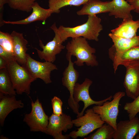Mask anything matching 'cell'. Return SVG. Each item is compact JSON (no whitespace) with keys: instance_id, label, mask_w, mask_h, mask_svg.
Here are the masks:
<instances>
[{"instance_id":"cell-15","label":"cell","mask_w":139,"mask_h":139,"mask_svg":"<svg viewBox=\"0 0 139 139\" xmlns=\"http://www.w3.org/2000/svg\"><path fill=\"white\" fill-rule=\"evenodd\" d=\"M83 5L81 9L77 12L78 15H93L109 13L113 6L112 1L103 2L99 0H89Z\"/></svg>"},{"instance_id":"cell-12","label":"cell","mask_w":139,"mask_h":139,"mask_svg":"<svg viewBox=\"0 0 139 139\" xmlns=\"http://www.w3.org/2000/svg\"><path fill=\"white\" fill-rule=\"evenodd\" d=\"M24 66L34 77L41 79L46 84L52 82L50 76L51 71L58 69L57 66L53 63L46 61L41 62L37 61L28 54L26 62Z\"/></svg>"},{"instance_id":"cell-31","label":"cell","mask_w":139,"mask_h":139,"mask_svg":"<svg viewBox=\"0 0 139 139\" xmlns=\"http://www.w3.org/2000/svg\"><path fill=\"white\" fill-rule=\"evenodd\" d=\"M134 8V12L139 13V0H126Z\"/></svg>"},{"instance_id":"cell-23","label":"cell","mask_w":139,"mask_h":139,"mask_svg":"<svg viewBox=\"0 0 139 139\" xmlns=\"http://www.w3.org/2000/svg\"><path fill=\"white\" fill-rule=\"evenodd\" d=\"M115 132L114 128L110 125L105 123L98 128L92 134L84 139H112Z\"/></svg>"},{"instance_id":"cell-4","label":"cell","mask_w":139,"mask_h":139,"mask_svg":"<svg viewBox=\"0 0 139 139\" xmlns=\"http://www.w3.org/2000/svg\"><path fill=\"white\" fill-rule=\"evenodd\" d=\"M72 122L75 126L80 127L77 131H73L68 134L74 139L86 136L105 123L92 108L87 109L84 115L72 120Z\"/></svg>"},{"instance_id":"cell-14","label":"cell","mask_w":139,"mask_h":139,"mask_svg":"<svg viewBox=\"0 0 139 139\" xmlns=\"http://www.w3.org/2000/svg\"><path fill=\"white\" fill-rule=\"evenodd\" d=\"M139 132V118L135 117L128 120H121L117 125L114 139H132Z\"/></svg>"},{"instance_id":"cell-18","label":"cell","mask_w":139,"mask_h":139,"mask_svg":"<svg viewBox=\"0 0 139 139\" xmlns=\"http://www.w3.org/2000/svg\"><path fill=\"white\" fill-rule=\"evenodd\" d=\"M13 41V51L15 59L20 65H24L27 60L28 49L27 47L28 41L25 39L22 33L13 31L11 34Z\"/></svg>"},{"instance_id":"cell-26","label":"cell","mask_w":139,"mask_h":139,"mask_svg":"<svg viewBox=\"0 0 139 139\" xmlns=\"http://www.w3.org/2000/svg\"><path fill=\"white\" fill-rule=\"evenodd\" d=\"M124 109L128 114L129 119L136 116L139 112V95L131 102H126L124 107Z\"/></svg>"},{"instance_id":"cell-24","label":"cell","mask_w":139,"mask_h":139,"mask_svg":"<svg viewBox=\"0 0 139 139\" xmlns=\"http://www.w3.org/2000/svg\"><path fill=\"white\" fill-rule=\"evenodd\" d=\"M36 0H9V6L14 10L25 12H30L32 6Z\"/></svg>"},{"instance_id":"cell-29","label":"cell","mask_w":139,"mask_h":139,"mask_svg":"<svg viewBox=\"0 0 139 139\" xmlns=\"http://www.w3.org/2000/svg\"><path fill=\"white\" fill-rule=\"evenodd\" d=\"M0 56L5 59L7 62L13 59H15V57L13 55L5 50L1 46Z\"/></svg>"},{"instance_id":"cell-1","label":"cell","mask_w":139,"mask_h":139,"mask_svg":"<svg viewBox=\"0 0 139 139\" xmlns=\"http://www.w3.org/2000/svg\"><path fill=\"white\" fill-rule=\"evenodd\" d=\"M88 17L86 23L74 27L60 25L57 28L55 23L50 28L54 32L57 33L63 42L69 37L73 38L79 37L98 41L100 33L103 29L101 19L96 15H89Z\"/></svg>"},{"instance_id":"cell-17","label":"cell","mask_w":139,"mask_h":139,"mask_svg":"<svg viewBox=\"0 0 139 139\" xmlns=\"http://www.w3.org/2000/svg\"><path fill=\"white\" fill-rule=\"evenodd\" d=\"M32 11L28 17L20 20L15 21H6L4 20V24H27L36 21H41L44 22L53 13L49 8H44L35 2L32 6Z\"/></svg>"},{"instance_id":"cell-9","label":"cell","mask_w":139,"mask_h":139,"mask_svg":"<svg viewBox=\"0 0 139 139\" xmlns=\"http://www.w3.org/2000/svg\"><path fill=\"white\" fill-rule=\"evenodd\" d=\"M71 117L65 113L58 116L53 113L49 117V122L45 133L55 139H68V134L63 135L62 132H66L73 126Z\"/></svg>"},{"instance_id":"cell-20","label":"cell","mask_w":139,"mask_h":139,"mask_svg":"<svg viewBox=\"0 0 139 139\" xmlns=\"http://www.w3.org/2000/svg\"><path fill=\"white\" fill-rule=\"evenodd\" d=\"M113 7L109 13L110 16H114L116 18L123 20L132 19L131 11L134 9L132 5L125 0H112Z\"/></svg>"},{"instance_id":"cell-28","label":"cell","mask_w":139,"mask_h":139,"mask_svg":"<svg viewBox=\"0 0 139 139\" xmlns=\"http://www.w3.org/2000/svg\"><path fill=\"white\" fill-rule=\"evenodd\" d=\"M53 113L59 116L63 114L62 109L63 102L59 98L54 96L51 100Z\"/></svg>"},{"instance_id":"cell-3","label":"cell","mask_w":139,"mask_h":139,"mask_svg":"<svg viewBox=\"0 0 139 139\" xmlns=\"http://www.w3.org/2000/svg\"><path fill=\"white\" fill-rule=\"evenodd\" d=\"M7 68L14 89L17 94L30 93L31 83L37 79L34 77L24 66L19 64L15 59L7 62Z\"/></svg>"},{"instance_id":"cell-16","label":"cell","mask_w":139,"mask_h":139,"mask_svg":"<svg viewBox=\"0 0 139 139\" xmlns=\"http://www.w3.org/2000/svg\"><path fill=\"white\" fill-rule=\"evenodd\" d=\"M24 104L20 100H17L15 95L0 92V124L4 125L6 117L14 109L23 107Z\"/></svg>"},{"instance_id":"cell-6","label":"cell","mask_w":139,"mask_h":139,"mask_svg":"<svg viewBox=\"0 0 139 139\" xmlns=\"http://www.w3.org/2000/svg\"><path fill=\"white\" fill-rule=\"evenodd\" d=\"M114 43L109 49V57L113 62L115 73L120 65L121 57L126 51L131 48L139 46V36L131 38H124L115 35L111 33L109 34Z\"/></svg>"},{"instance_id":"cell-13","label":"cell","mask_w":139,"mask_h":139,"mask_svg":"<svg viewBox=\"0 0 139 139\" xmlns=\"http://www.w3.org/2000/svg\"><path fill=\"white\" fill-rule=\"evenodd\" d=\"M54 32L55 36L53 40L48 42L45 45L39 39V45L42 49V51L34 48L36 50L38 56L41 60L44 59L45 61L52 63L56 60V55L59 54L65 48L62 44L63 42L58 34L56 32Z\"/></svg>"},{"instance_id":"cell-25","label":"cell","mask_w":139,"mask_h":139,"mask_svg":"<svg viewBox=\"0 0 139 139\" xmlns=\"http://www.w3.org/2000/svg\"><path fill=\"white\" fill-rule=\"evenodd\" d=\"M0 46L14 55L13 39L11 34L0 31Z\"/></svg>"},{"instance_id":"cell-27","label":"cell","mask_w":139,"mask_h":139,"mask_svg":"<svg viewBox=\"0 0 139 139\" xmlns=\"http://www.w3.org/2000/svg\"><path fill=\"white\" fill-rule=\"evenodd\" d=\"M139 60V46L133 47L125 52L121 57L120 64L123 62Z\"/></svg>"},{"instance_id":"cell-8","label":"cell","mask_w":139,"mask_h":139,"mask_svg":"<svg viewBox=\"0 0 139 139\" xmlns=\"http://www.w3.org/2000/svg\"><path fill=\"white\" fill-rule=\"evenodd\" d=\"M126 68L123 85L127 96L134 99L139 95V60L123 62Z\"/></svg>"},{"instance_id":"cell-10","label":"cell","mask_w":139,"mask_h":139,"mask_svg":"<svg viewBox=\"0 0 139 139\" xmlns=\"http://www.w3.org/2000/svg\"><path fill=\"white\" fill-rule=\"evenodd\" d=\"M72 56L66 57L68 61V65L63 73L62 78V85L65 87L69 92L70 95L68 100L69 106L74 112L78 115L79 113V108L80 106L74 101L73 96V91L75 84L78 81L79 73L74 67V62L71 59Z\"/></svg>"},{"instance_id":"cell-7","label":"cell","mask_w":139,"mask_h":139,"mask_svg":"<svg viewBox=\"0 0 139 139\" xmlns=\"http://www.w3.org/2000/svg\"><path fill=\"white\" fill-rule=\"evenodd\" d=\"M30 97L31 101V110L30 113L25 115L23 121L29 126L31 131L45 133L49 117L45 113L38 99L34 102Z\"/></svg>"},{"instance_id":"cell-30","label":"cell","mask_w":139,"mask_h":139,"mask_svg":"<svg viewBox=\"0 0 139 139\" xmlns=\"http://www.w3.org/2000/svg\"><path fill=\"white\" fill-rule=\"evenodd\" d=\"M9 0H0V27L3 26L4 23L3 20L4 6L6 4H8Z\"/></svg>"},{"instance_id":"cell-2","label":"cell","mask_w":139,"mask_h":139,"mask_svg":"<svg viewBox=\"0 0 139 139\" xmlns=\"http://www.w3.org/2000/svg\"><path fill=\"white\" fill-rule=\"evenodd\" d=\"M66 57L75 56L76 60L74 62L77 66H83L84 63L88 66L93 67L98 65L97 57L94 54L95 49L91 47L86 39L82 37L72 38L66 46Z\"/></svg>"},{"instance_id":"cell-32","label":"cell","mask_w":139,"mask_h":139,"mask_svg":"<svg viewBox=\"0 0 139 139\" xmlns=\"http://www.w3.org/2000/svg\"><path fill=\"white\" fill-rule=\"evenodd\" d=\"M7 62L6 60L0 56V69L6 68Z\"/></svg>"},{"instance_id":"cell-11","label":"cell","mask_w":139,"mask_h":139,"mask_svg":"<svg viewBox=\"0 0 139 139\" xmlns=\"http://www.w3.org/2000/svg\"><path fill=\"white\" fill-rule=\"evenodd\" d=\"M92 83L91 80L86 78L82 84L76 83L75 84L73 93L74 101L77 104H79V101H82L84 105L81 112L77 115V118L83 115L85 110L89 106L93 105H102L105 102L107 101H111L112 97V96L111 95L102 100L95 101L93 100L90 97L89 92V87Z\"/></svg>"},{"instance_id":"cell-22","label":"cell","mask_w":139,"mask_h":139,"mask_svg":"<svg viewBox=\"0 0 139 139\" xmlns=\"http://www.w3.org/2000/svg\"><path fill=\"white\" fill-rule=\"evenodd\" d=\"M89 0H49L48 6L53 13H58L61 8L67 6H78L83 5Z\"/></svg>"},{"instance_id":"cell-33","label":"cell","mask_w":139,"mask_h":139,"mask_svg":"<svg viewBox=\"0 0 139 139\" xmlns=\"http://www.w3.org/2000/svg\"><path fill=\"white\" fill-rule=\"evenodd\" d=\"M136 139H139V135H137L135 137Z\"/></svg>"},{"instance_id":"cell-5","label":"cell","mask_w":139,"mask_h":139,"mask_svg":"<svg viewBox=\"0 0 139 139\" xmlns=\"http://www.w3.org/2000/svg\"><path fill=\"white\" fill-rule=\"evenodd\" d=\"M125 95V92H118L112 96L113 99L111 101H107L102 105L95 106L92 108L94 111L99 115L101 119L111 126L115 131L117 128L119 102Z\"/></svg>"},{"instance_id":"cell-21","label":"cell","mask_w":139,"mask_h":139,"mask_svg":"<svg viewBox=\"0 0 139 139\" xmlns=\"http://www.w3.org/2000/svg\"><path fill=\"white\" fill-rule=\"evenodd\" d=\"M0 92L10 95H16L7 68L0 69Z\"/></svg>"},{"instance_id":"cell-19","label":"cell","mask_w":139,"mask_h":139,"mask_svg":"<svg viewBox=\"0 0 139 139\" xmlns=\"http://www.w3.org/2000/svg\"><path fill=\"white\" fill-rule=\"evenodd\" d=\"M139 28V20H123L117 27L111 31V33L116 36L131 38L137 36L136 32Z\"/></svg>"}]
</instances>
